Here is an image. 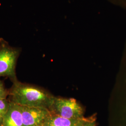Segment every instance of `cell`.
Here are the masks:
<instances>
[{
  "instance_id": "cell-7",
  "label": "cell",
  "mask_w": 126,
  "mask_h": 126,
  "mask_svg": "<svg viewBox=\"0 0 126 126\" xmlns=\"http://www.w3.org/2000/svg\"><path fill=\"white\" fill-rule=\"evenodd\" d=\"M10 103V100L7 98L0 99V115L3 118L9 109Z\"/></svg>"
},
{
  "instance_id": "cell-10",
  "label": "cell",
  "mask_w": 126,
  "mask_h": 126,
  "mask_svg": "<svg viewBox=\"0 0 126 126\" xmlns=\"http://www.w3.org/2000/svg\"><path fill=\"white\" fill-rule=\"evenodd\" d=\"M95 120L94 117L84 118L77 126H90Z\"/></svg>"
},
{
  "instance_id": "cell-1",
  "label": "cell",
  "mask_w": 126,
  "mask_h": 126,
  "mask_svg": "<svg viewBox=\"0 0 126 126\" xmlns=\"http://www.w3.org/2000/svg\"><path fill=\"white\" fill-rule=\"evenodd\" d=\"M9 100L21 106L45 108L49 110L53 95L40 87L17 81L9 91Z\"/></svg>"
},
{
  "instance_id": "cell-8",
  "label": "cell",
  "mask_w": 126,
  "mask_h": 126,
  "mask_svg": "<svg viewBox=\"0 0 126 126\" xmlns=\"http://www.w3.org/2000/svg\"><path fill=\"white\" fill-rule=\"evenodd\" d=\"M9 94V91L6 89L2 82L0 79V99L7 98Z\"/></svg>"
},
{
  "instance_id": "cell-2",
  "label": "cell",
  "mask_w": 126,
  "mask_h": 126,
  "mask_svg": "<svg viewBox=\"0 0 126 126\" xmlns=\"http://www.w3.org/2000/svg\"><path fill=\"white\" fill-rule=\"evenodd\" d=\"M21 49L9 45L0 38V77L9 78L13 83L18 81L16 68Z\"/></svg>"
},
{
  "instance_id": "cell-5",
  "label": "cell",
  "mask_w": 126,
  "mask_h": 126,
  "mask_svg": "<svg viewBox=\"0 0 126 126\" xmlns=\"http://www.w3.org/2000/svg\"><path fill=\"white\" fill-rule=\"evenodd\" d=\"M2 126H23L21 106L10 101L9 109L3 118Z\"/></svg>"
},
{
  "instance_id": "cell-6",
  "label": "cell",
  "mask_w": 126,
  "mask_h": 126,
  "mask_svg": "<svg viewBox=\"0 0 126 126\" xmlns=\"http://www.w3.org/2000/svg\"><path fill=\"white\" fill-rule=\"evenodd\" d=\"M84 118L81 119H69L51 113L42 126H77Z\"/></svg>"
},
{
  "instance_id": "cell-13",
  "label": "cell",
  "mask_w": 126,
  "mask_h": 126,
  "mask_svg": "<svg viewBox=\"0 0 126 126\" xmlns=\"http://www.w3.org/2000/svg\"><path fill=\"white\" fill-rule=\"evenodd\" d=\"M124 126H126V121H125V124L124 125Z\"/></svg>"
},
{
  "instance_id": "cell-9",
  "label": "cell",
  "mask_w": 126,
  "mask_h": 126,
  "mask_svg": "<svg viewBox=\"0 0 126 126\" xmlns=\"http://www.w3.org/2000/svg\"><path fill=\"white\" fill-rule=\"evenodd\" d=\"M112 4L126 9V0H107Z\"/></svg>"
},
{
  "instance_id": "cell-3",
  "label": "cell",
  "mask_w": 126,
  "mask_h": 126,
  "mask_svg": "<svg viewBox=\"0 0 126 126\" xmlns=\"http://www.w3.org/2000/svg\"><path fill=\"white\" fill-rule=\"evenodd\" d=\"M50 112L69 119H81L84 117L83 108L76 100L55 97L49 109Z\"/></svg>"
},
{
  "instance_id": "cell-12",
  "label": "cell",
  "mask_w": 126,
  "mask_h": 126,
  "mask_svg": "<svg viewBox=\"0 0 126 126\" xmlns=\"http://www.w3.org/2000/svg\"><path fill=\"white\" fill-rule=\"evenodd\" d=\"M95 120L94 121V122H92V123L91 124V125H90V126H95Z\"/></svg>"
},
{
  "instance_id": "cell-11",
  "label": "cell",
  "mask_w": 126,
  "mask_h": 126,
  "mask_svg": "<svg viewBox=\"0 0 126 126\" xmlns=\"http://www.w3.org/2000/svg\"><path fill=\"white\" fill-rule=\"evenodd\" d=\"M3 122V117L0 115V126H2Z\"/></svg>"
},
{
  "instance_id": "cell-4",
  "label": "cell",
  "mask_w": 126,
  "mask_h": 126,
  "mask_svg": "<svg viewBox=\"0 0 126 126\" xmlns=\"http://www.w3.org/2000/svg\"><path fill=\"white\" fill-rule=\"evenodd\" d=\"M21 108L23 126H42L51 114L49 110L45 108L25 106Z\"/></svg>"
}]
</instances>
